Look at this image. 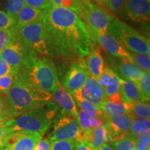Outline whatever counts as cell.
<instances>
[{"instance_id": "32", "label": "cell", "mask_w": 150, "mask_h": 150, "mask_svg": "<svg viewBox=\"0 0 150 150\" xmlns=\"http://www.w3.org/2000/svg\"><path fill=\"white\" fill-rule=\"evenodd\" d=\"M77 144L75 140H55L50 143V150H76Z\"/></svg>"}, {"instance_id": "22", "label": "cell", "mask_w": 150, "mask_h": 150, "mask_svg": "<svg viewBox=\"0 0 150 150\" xmlns=\"http://www.w3.org/2000/svg\"><path fill=\"white\" fill-rule=\"evenodd\" d=\"M120 93L125 100L132 103L145 102L134 81L120 78Z\"/></svg>"}, {"instance_id": "15", "label": "cell", "mask_w": 150, "mask_h": 150, "mask_svg": "<svg viewBox=\"0 0 150 150\" xmlns=\"http://www.w3.org/2000/svg\"><path fill=\"white\" fill-rule=\"evenodd\" d=\"M106 131L112 137L131 134L132 118L129 114H125L117 117L104 118Z\"/></svg>"}, {"instance_id": "41", "label": "cell", "mask_w": 150, "mask_h": 150, "mask_svg": "<svg viewBox=\"0 0 150 150\" xmlns=\"http://www.w3.org/2000/svg\"><path fill=\"white\" fill-rule=\"evenodd\" d=\"M150 134L144 135L136 138V150H147L149 149Z\"/></svg>"}, {"instance_id": "49", "label": "cell", "mask_w": 150, "mask_h": 150, "mask_svg": "<svg viewBox=\"0 0 150 150\" xmlns=\"http://www.w3.org/2000/svg\"><path fill=\"white\" fill-rule=\"evenodd\" d=\"M2 5H3V0H0V8L2 7Z\"/></svg>"}, {"instance_id": "36", "label": "cell", "mask_w": 150, "mask_h": 150, "mask_svg": "<svg viewBox=\"0 0 150 150\" xmlns=\"http://www.w3.org/2000/svg\"><path fill=\"white\" fill-rule=\"evenodd\" d=\"M25 4L41 11H45L54 6L51 0H25Z\"/></svg>"}, {"instance_id": "21", "label": "cell", "mask_w": 150, "mask_h": 150, "mask_svg": "<svg viewBox=\"0 0 150 150\" xmlns=\"http://www.w3.org/2000/svg\"><path fill=\"white\" fill-rule=\"evenodd\" d=\"M106 66L102 54L99 50L90 52L87 56L86 68L89 76L93 79H97L100 76Z\"/></svg>"}, {"instance_id": "3", "label": "cell", "mask_w": 150, "mask_h": 150, "mask_svg": "<svg viewBox=\"0 0 150 150\" xmlns=\"http://www.w3.org/2000/svg\"><path fill=\"white\" fill-rule=\"evenodd\" d=\"M14 39L37 55L49 59L59 56L51 38L43 27L42 21L14 30Z\"/></svg>"}, {"instance_id": "13", "label": "cell", "mask_w": 150, "mask_h": 150, "mask_svg": "<svg viewBox=\"0 0 150 150\" xmlns=\"http://www.w3.org/2000/svg\"><path fill=\"white\" fill-rule=\"evenodd\" d=\"M89 76L86 66L81 63H74L64 76L62 86L72 95L83 87Z\"/></svg>"}, {"instance_id": "39", "label": "cell", "mask_w": 150, "mask_h": 150, "mask_svg": "<svg viewBox=\"0 0 150 150\" xmlns=\"http://www.w3.org/2000/svg\"><path fill=\"white\" fill-rule=\"evenodd\" d=\"M16 75L0 76V94L6 95L12 86Z\"/></svg>"}, {"instance_id": "11", "label": "cell", "mask_w": 150, "mask_h": 150, "mask_svg": "<svg viewBox=\"0 0 150 150\" xmlns=\"http://www.w3.org/2000/svg\"><path fill=\"white\" fill-rule=\"evenodd\" d=\"M72 95L76 100L85 99L96 105L99 108L106 101L107 97L102 86L91 76L88 78L83 87Z\"/></svg>"}, {"instance_id": "18", "label": "cell", "mask_w": 150, "mask_h": 150, "mask_svg": "<svg viewBox=\"0 0 150 150\" xmlns=\"http://www.w3.org/2000/svg\"><path fill=\"white\" fill-rule=\"evenodd\" d=\"M95 81L103 88L106 97L120 92V78L112 71V69L106 66L100 76Z\"/></svg>"}, {"instance_id": "47", "label": "cell", "mask_w": 150, "mask_h": 150, "mask_svg": "<svg viewBox=\"0 0 150 150\" xmlns=\"http://www.w3.org/2000/svg\"><path fill=\"white\" fill-rule=\"evenodd\" d=\"M93 1L96 2L99 6H103L104 5V2H103V0H93Z\"/></svg>"}, {"instance_id": "17", "label": "cell", "mask_w": 150, "mask_h": 150, "mask_svg": "<svg viewBox=\"0 0 150 150\" xmlns=\"http://www.w3.org/2000/svg\"><path fill=\"white\" fill-rule=\"evenodd\" d=\"M52 95L54 101L62 108L63 111L72 114L74 117H77L78 110L72 95L59 82L55 90L52 92Z\"/></svg>"}, {"instance_id": "50", "label": "cell", "mask_w": 150, "mask_h": 150, "mask_svg": "<svg viewBox=\"0 0 150 150\" xmlns=\"http://www.w3.org/2000/svg\"><path fill=\"white\" fill-rule=\"evenodd\" d=\"M79 1H81V2L83 3V4H85V3L86 2V1H88V0H79Z\"/></svg>"}, {"instance_id": "37", "label": "cell", "mask_w": 150, "mask_h": 150, "mask_svg": "<svg viewBox=\"0 0 150 150\" xmlns=\"http://www.w3.org/2000/svg\"><path fill=\"white\" fill-rule=\"evenodd\" d=\"M92 116L81 110L78 111L77 121L80 129L84 131L91 130V120Z\"/></svg>"}, {"instance_id": "34", "label": "cell", "mask_w": 150, "mask_h": 150, "mask_svg": "<svg viewBox=\"0 0 150 150\" xmlns=\"http://www.w3.org/2000/svg\"><path fill=\"white\" fill-rule=\"evenodd\" d=\"M125 0H108L106 7L112 13L120 15L123 18L127 17L125 11Z\"/></svg>"}, {"instance_id": "29", "label": "cell", "mask_w": 150, "mask_h": 150, "mask_svg": "<svg viewBox=\"0 0 150 150\" xmlns=\"http://www.w3.org/2000/svg\"><path fill=\"white\" fill-rule=\"evenodd\" d=\"M76 101L77 102L79 107L81 110L87 112L93 117H99L103 118L102 110L96 105L93 104V103L85 100V99H77Z\"/></svg>"}, {"instance_id": "52", "label": "cell", "mask_w": 150, "mask_h": 150, "mask_svg": "<svg viewBox=\"0 0 150 150\" xmlns=\"http://www.w3.org/2000/svg\"><path fill=\"white\" fill-rule=\"evenodd\" d=\"M147 150H149V149H147Z\"/></svg>"}, {"instance_id": "28", "label": "cell", "mask_w": 150, "mask_h": 150, "mask_svg": "<svg viewBox=\"0 0 150 150\" xmlns=\"http://www.w3.org/2000/svg\"><path fill=\"white\" fill-rule=\"evenodd\" d=\"M136 84L141 93L145 102H149L150 99V76L149 73H144L140 79L137 80Z\"/></svg>"}, {"instance_id": "7", "label": "cell", "mask_w": 150, "mask_h": 150, "mask_svg": "<svg viewBox=\"0 0 150 150\" xmlns=\"http://www.w3.org/2000/svg\"><path fill=\"white\" fill-rule=\"evenodd\" d=\"M83 4L84 8L79 16L84 20L89 35L95 33L106 32L111 14L90 0Z\"/></svg>"}, {"instance_id": "31", "label": "cell", "mask_w": 150, "mask_h": 150, "mask_svg": "<svg viewBox=\"0 0 150 150\" xmlns=\"http://www.w3.org/2000/svg\"><path fill=\"white\" fill-rule=\"evenodd\" d=\"M129 115L136 117L148 118L150 117V106L145 102L134 103Z\"/></svg>"}, {"instance_id": "10", "label": "cell", "mask_w": 150, "mask_h": 150, "mask_svg": "<svg viewBox=\"0 0 150 150\" xmlns=\"http://www.w3.org/2000/svg\"><path fill=\"white\" fill-rule=\"evenodd\" d=\"M42 136L36 132L17 131L13 132L7 140L5 150H33Z\"/></svg>"}, {"instance_id": "30", "label": "cell", "mask_w": 150, "mask_h": 150, "mask_svg": "<svg viewBox=\"0 0 150 150\" xmlns=\"http://www.w3.org/2000/svg\"><path fill=\"white\" fill-rule=\"evenodd\" d=\"M25 5V0H6L4 5L5 11L17 19L18 13Z\"/></svg>"}, {"instance_id": "26", "label": "cell", "mask_w": 150, "mask_h": 150, "mask_svg": "<svg viewBox=\"0 0 150 150\" xmlns=\"http://www.w3.org/2000/svg\"><path fill=\"white\" fill-rule=\"evenodd\" d=\"M133 63L144 72L149 73L150 72V59L149 55L141 53H136L129 51Z\"/></svg>"}, {"instance_id": "46", "label": "cell", "mask_w": 150, "mask_h": 150, "mask_svg": "<svg viewBox=\"0 0 150 150\" xmlns=\"http://www.w3.org/2000/svg\"><path fill=\"white\" fill-rule=\"evenodd\" d=\"M95 150H113L111 146L110 145H106V144H104L102 146H101L100 147L97 148V149Z\"/></svg>"}, {"instance_id": "12", "label": "cell", "mask_w": 150, "mask_h": 150, "mask_svg": "<svg viewBox=\"0 0 150 150\" xmlns=\"http://www.w3.org/2000/svg\"><path fill=\"white\" fill-rule=\"evenodd\" d=\"M92 42H97L105 52L110 55L120 59H131L129 51L125 49L117 40H115L107 31L106 32L95 33L90 35Z\"/></svg>"}, {"instance_id": "53", "label": "cell", "mask_w": 150, "mask_h": 150, "mask_svg": "<svg viewBox=\"0 0 150 150\" xmlns=\"http://www.w3.org/2000/svg\"><path fill=\"white\" fill-rule=\"evenodd\" d=\"M133 150H136V149H133Z\"/></svg>"}, {"instance_id": "5", "label": "cell", "mask_w": 150, "mask_h": 150, "mask_svg": "<svg viewBox=\"0 0 150 150\" xmlns=\"http://www.w3.org/2000/svg\"><path fill=\"white\" fill-rule=\"evenodd\" d=\"M20 72L37 88L51 93L59 83L57 68L52 60L46 57H38L27 68Z\"/></svg>"}, {"instance_id": "51", "label": "cell", "mask_w": 150, "mask_h": 150, "mask_svg": "<svg viewBox=\"0 0 150 150\" xmlns=\"http://www.w3.org/2000/svg\"><path fill=\"white\" fill-rule=\"evenodd\" d=\"M0 150H5L4 148H0Z\"/></svg>"}, {"instance_id": "4", "label": "cell", "mask_w": 150, "mask_h": 150, "mask_svg": "<svg viewBox=\"0 0 150 150\" xmlns=\"http://www.w3.org/2000/svg\"><path fill=\"white\" fill-rule=\"evenodd\" d=\"M57 109V106L50 102L12 118L8 127L13 131H31L42 136L52 125Z\"/></svg>"}, {"instance_id": "40", "label": "cell", "mask_w": 150, "mask_h": 150, "mask_svg": "<svg viewBox=\"0 0 150 150\" xmlns=\"http://www.w3.org/2000/svg\"><path fill=\"white\" fill-rule=\"evenodd\" d=\"M19 71H20V69L12 67L0 58V76L16 75Z\"/></svg>"}, {"instance_id": "33", "label": "cell", "mask_w": 150, "mask_h": 150, "mask_svg": "<svg viewBox=\"0 0 150 150\" xmlns=\"http://www.w3.org/2000/svg\"><path fill=\"white\" fill-rule=\"evenodd\" d=\"M17 23V19L4 11L0 10V30H8L13 28Z\"/></svg>"}, {"instance_id": "38", "label": "cell", "mask_w": 150, "mask_h": 150, "mask_svg": "<svg viewBox=\"0 0 150 150\" xmlns=\"http://www.w3.org/2000/svg\"><path fill=\"white\" fill-rule=\"evenodd\" d=\"M14 38L13 28L8 30H0V52Z\"/></svg>"}, {"instance_id": "20", "label": "cell", "mask_w": 150, "mask_h": 150, "mask_svg": "<svg viewBox=\"0 0 150 150\" xmlns=\"http://www.w3.org/2000/svg\"><path fill=\"white\" fill-rule=\"evenodd\" d=\"M134 103L124 101L123 104H115L108 101H105L99 106L103 114V119L107 117H114L117 116L129 114Z\"/></svg>"}, {"instance_id": "8", "label": "cell", "mask_w": 150, "mask_h": 150, "mask_svg": "<svg viewBox=\"0 0 150 150\" xmlns=\"http://www.w3.org/2000/svg\"><path fill=\"white\" fill-rule=\"evenodd\" d=\"M35 52L24 47L13 38L7 46L0 52V58L12 67L20 70L27 68L35 58Z\"/></svg>"}, {"instance_id": "14", "label": "cell", "mask_w": 150, "mask_h": 150, "mask_svg": "<svg viewBox=\"0 0 150 150\" xmlns=\"http://www.w3.org/2000/svg\"><path fill=\"white\" fill-rule=\"evenodd\" d=\"M127 17L138 23H147L150 18V0H125Z\"/></svg>"}, {"instance_id": "1", "label": "cell", "mask_w": 150, "mask_h": 150, "mask_svg": "<svg viewBox=\"0 0 150 150\" xmlns=\"http://www.w3.org/2000/svg\"><path fill=\"white\" fill-rule=\"evenodd\" d=\"M42 23L59 56L82 59L90 54L92 42L88 31L74 11L52 6L45 11Z\"/></svg>"}, {"instance_id": "35", "label": "cell", "mask_w": 150, "mask_h": 150, "mask_svg": "<svg viewBox=\"0 0 150 150\" xmlns=\"http://www.w3.org/2000/svg\"><path fill=\"white\" fill-rule=\"evenodd\" d=\"M13 117L6 97L0 94V118L11 120Z\"/></svg>"}, {"instance_id": "45", "label": "cell", "mask_w": 150, "mask_h": 150, "mask_svg": "<svg viewBox=\"0 0 150 150\" xmlns=\"http://www.w3.org/2000/svg\"><path fill=\"white\" fill-rule=\"evenodd\" d=\"M11 120H6V119H4V118H0V128L9 127V125H10V122H11Z\"/></svg>"}, {"instance_id": "23", "label": "cell", "mask_w": 150, "mask_h": 150, "mask_svg": "<svg viewBox=\"0 0 150 150\" xmlns=\"http://www.w3.org/2000/svg\"><path fill=\"white\" fill-rule=\"evenodd\" d=\"M107 131L105 125L95 129H91L84 132L83 142L94 150L106 143Z\"/></svg>"}, {"instance_id": "9", "label": "cell", "mask_w": 150, "mask_h": 150, "mask_svg": "<svg viewBox=\"0 0 150 150\" xmlns=\"http://www.w3.org/2000/svg\"><path fill=\"white\" fill-rule=\"evenodd\" d=\"M80 131L77 117L63 111L61 115L55 120L53 131L49 136V140L52 142L55 140H76Z\"/></svg>"}, {"instance_id": "24", "label": "cell", "mask_w": 150, "mask_h": 150, "mask_svg": "<svg viewBox=\"0 0 150 150\" xmlns=\"http://www.w3.org/2000/svg\"><path fill=\"white\" fill-rule=\"evenodd\" d=\"M110 145L113 150L136 149V138L131 134L114 136Z\"/></svg>"}, {"instance_id": "16", "label": "cell", "mask_w": 150, "mask_h": 150, "mask_svg": "<svg viewBox=\"0 0 150 150\" xmlns=\"http://www.w3.org/2000/svg\"><path fill=\"white\" fill-rule=\"evenodd\" d=\"M112 70L117 76H121L125 79L136 82L143 76L144 72L133 63L132 60L120 59V61L115 62Z\"/></svg>"}, {"instance_id": "44", "label": "cell", "mask_w": 150, "mask_h": 150, "mask_svg": "<svg viewBox=\"0 0 150 150\" xmlns=\"http://www.w3.org/2000/svg\"><path fill=\"white\" fill-rule=\"evenodd\" d=\"M76 150H94L91 147L86 145L84 142H78L77 146L76 147Z\"/></svg>"}, {"instance_id": "25", "label": "cell", "mask_w": 150, "mask_h": 150, "mask_svg": "<svg viewBox=\"0 0 150 150\" xmlns=\"http://www.w3.org/2000/svg\"><path fill=\"white\" fill-rule=\"evenodd\" d=\"M131 118H132V125H131V134L133 136L137 138L144 135L150 134L149 119L132 115Z\"/></svg>"}, {"instance_id": "43", "label": "cell", "mask_w": 150, "mask_h": 150, "mask_svg": "<svg viewBox=\"0 0 150 150\" xmlns=\"http://www.w3.org/2000/svg\"><path fill=\"white\" fill-rule=\"evenodd\" d=\"M33 150H50V142L47 139H41L35 145Z\"/></svg>"}, {"instance_id": "48", "label": "cell", "mask_w": 150, "mask_h": 150, "mask_svg": "<svg viewBox=\"0 0 150 150\" xmlns=\"http://www.w3.org/2000/svg\"><path fill=\"white\" fill-rule=\"evenodd\" d=\"M108 0H103V2H104V6L106 7V4H107Z\"/></svg>"}, {"instance_id": "2", "label": "cell", "mask_w": 150, "mask_h": 150, "mask_svg": "<svg viewBox=\"0 0 150 150\" xmlns=\"http://www.w3.org/2000/svg\"><path fill=\"white\" fill-rule=\"evenodd\" d=\"M6 95L14 117L45 106L52 99V93L37 88L20 71L15 76L13 83Z\"/></svg>"}, {"instance_id": "19", "label": "cell", "mask_w": 150, "mask_h": 150, "mask_svg": "<svg viewBox=\"0 0 150 150\" xmlns=\"http://www.w3.org/2000/svg\"><path fill=\"white\" fill-rule=\"evenodd\" d=\"M44 15L45 11L38 10L25 5L18 15L17 23L13 29L17 30L28 24L41 22Z\"/></svg>"}, {"instance_id": "27", "label": "cell", "mask_w": 150, "mask_h": 150, "mask_svg": "<svg viewBox=\"0 0 150 150\" xmlns=\"http://www.w3.org/2000/svg\"><path fill=\"white\" fill-rule=\"evenodd\" d=\"M54 6L63 7L74 11L80 16L84 8V4L79 0H51Z\"/></svg>"}, {"instance_id": "6", "label": "cell", "mask_w": 150, "mask_h": 150, "mask_svg": "<svg viewBox=\"0 0 150 150\" xmlns=\"http://www.w3.org/2000/svg\"><path fill=\"white\" fill-rule=\"evenodd\" d=\"M107 32L128 51L149 55V39L112 15Z\"/></svg>"}, {"instance_id": "42", "label": "cell", "mask_w": 150, "mask_h": 150, "mask_svg": "<svg viewBox=\"0 0 150 150\" xmlns=\"http://www.w3.org/2000/svg\"><path fill=\"white\" fill-rule=\"evenodd\" d=\"M14 132L10 127L0 128V148H4L6 145L7 140L11 134Z\"/></svg>"}]
</instances>
